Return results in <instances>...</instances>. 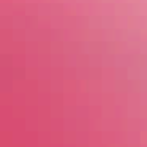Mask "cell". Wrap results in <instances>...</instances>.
I'll list each match as a JSON object with an SVG mask.
<instances>
[]
</instances>
